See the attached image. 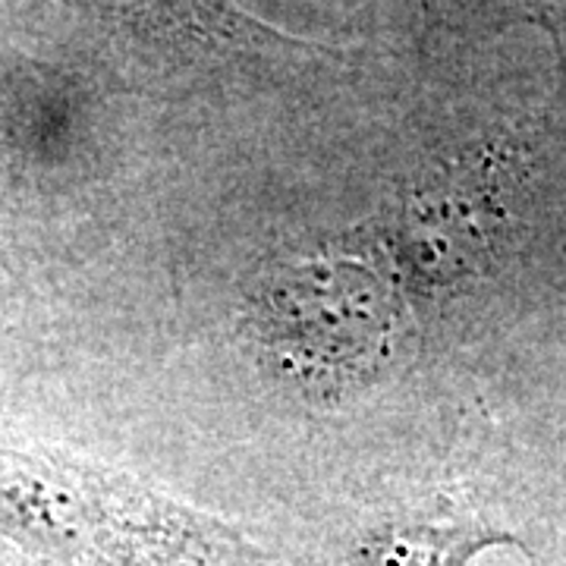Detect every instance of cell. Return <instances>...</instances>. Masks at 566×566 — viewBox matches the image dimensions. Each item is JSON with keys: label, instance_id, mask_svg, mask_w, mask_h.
I'll list each match as a JSON object with an SVG mask.
<instances>
[{"label": "cell", "instance_id": "cell-1", "mask_svg": "<svg viewBox=\"0 0 566 566\" xmlns=\"http://www.w3.org/2000/svg\"><path fill=\"white\" fill-rule=\"evenodd\" d=\"M7 566H283L262 542L139 479L54 450L0 447Z\"/></svg>", "mask_w": 566, "mask_h": 566}, {"label": "cell", "instance_id": "cell-2", "mask_svg": "<svg viewBox=\"0 0 566 566\" xmlns=\"http://www.w3.org/2000/svg\"><path fill=\"white\" fill-rule=\"evenodd\" d=\"M259 303L268 346L318 375L368 368L385 356L400 322L390 286L349 255L281 264Z\"/></svg>", "mask_w": 566, "mask_h": 566}, {"label": "cell", "instance_id": "cell-3", "mask_svg": "<svg viewBox=\"0 0 566 566\" xmlns=\"http://www.w3.org/2000/svg\"><path fill=\"white\" fill-rule=\"evenodd\" d=\"M488 547H528L485 506L457 491L394 494L324 523L300 566H469Z\"/></svg>", "mask_w": 566, "mask_h": 566}, {"label": "cell", "instance_id": "cell-4", "mask_svg": "<svg viewBox=\"0 0 566 566\" xmlns=\"http://www.w3.org/2000/svg\"><path fill=\"white\" fill-rule=\"evenodd\" d=\"M66 13L73 22L95 29L167 63L223 61L245 54L312 51L318 44L290 39L268 22L249 17L233 0H39Z\"/></svg>", "mask_w": 566, "mask_h": 566}, {"label": "cell", "instance_id": "cell-5", "mask_svg": "<svg viewBox=\"0 0 566 566\" xmlns=\"http://www.w3.org/2000/svg\"><path fill=\"white\" fill-rule=\"evenodd\" d=\"M450 3H463V0H422L424 13H434ZM475 3H491V7H504V10H520L528 20L554 22L557 17H566V0H475Z\"/></svg>", "mask_w": 566, "mask_h": 566}, {"label": "cell", "instance_id": "cell-6", "mask_svg": "<svg viewBox=\"0 0 566 566\" xmlns=\"http://www.w3.org/2000/svg\"><path fill=\"white\" fill-rule=\"evenodd\" d=\"M0 264H7V252H3V245H0Z\"/></svg>", "mask_w": 566, "mask_h": 566}]
</instances>
